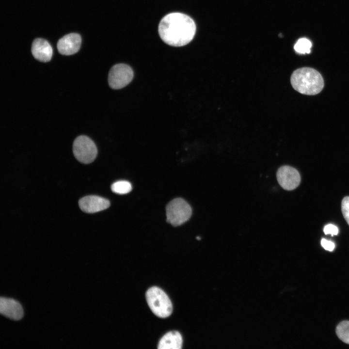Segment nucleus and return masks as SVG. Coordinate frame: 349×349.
Returning <instances> with one entry per match:
<instances>
[{"label":"nucleus","instance_id":"nucleus-1","mask_svg":"<svg viewBox=\"0 0 349 349\" xmlns=\"http://www.w3.org/2000/svg\"><path fill=\"white\" fill-rule=\"evenodd\" d=\"M196 32V25L188 15L172 13L165 16L159 26V35L163 42L174 47H181L189 43Z\"/></svg>","mask_w":349,"mask_h":349},{"label":"nucleus","instance_id":"nucleus-2","mask_svg":"<svg viewBox=\"0 0 349 349\" xmlns=\"http://www.w3.org/2000/svg\"><path fill=\"white\" fill-rule=\"evenodd\" d=\"M290 82L295 90L306 95L317 94L324 87L320 74L310 67H304L295 70L291 75Z\"/></svg>","mask_w":349,"mask_h":349},{"label":"nucleus","instance_id":"nucleus-3","mask_svg":"<svg viewBox=\"0 0 349 349\" xmlns=\"http://www.w3.org/2000/svg\"><path fill=\"white\" fill-rule=\"evenodd\" d=\"M147 304L157 316L165 318L171 315L173 311L172 302L167 295L160 288L153 286L146 292Z\"/></svg>","mask_w":349,"mask_h":349},{"label":"nucleus","instance_id":"nucleus-4","mask_svg":"<svg viewBox=\"0 0 349 349\" xmlns=\"http://www.w3.org/2000/svg\"><path fill=\"white\" fill-rule=\"evenodd\" d=\"M167 221L176 226L182 224L190 218L192 210L190 205L183 199L175 198L166 206Z\"/></svg>","mask_w":349,"mask_h":349},{"label":"nucleus","instance_id":"nucleus-5","mask_svg":"<svg viewBox=\"0 0 349 349\" xmlns=\"http://www.w3.org/2000/svg\"><path fill=\"white\" fill-rule=\"evenodd\" d=\"M73 152L79 162L88 164L96 158L97 150L94 142L89 137L81 135L78 137L73 144Z\"/></svg>","mask_w":349,"mask_h":349},{"label":"nucleus","instance_id":"nucleus-6","mask_svg":"<svg viewBox=\"0 0 349 349\" xmlns=\"http://www.w3.org/2000/svg\"><path fill=\"white\" fill-rule=\"evenodd\" d=\"M133 76V71L130 66L125 63H118L110 69L108 82L111 88L119 89L128 84Z\"/></svg>","mask_w":349,"mask_h":349},{"label":"nucleus","instance_id":"nucleus-7","mask_svg":"<svg viewBox=\"0 0 349 349\" xmlns=\"http://www.w3.org/2000/svg\"><path fill=\"white\" fill-rule=\"evenodd\" d=\"M276 176L279 185L287 190H294L301 182L299 172L289 166L285 165L280 167L277 172Z\"/></svg>","mask_w":349,"mask_h":349},{"label":"nucleus","instance_id":"nucleus-8","mask_svg":"<svg viewBox=\"0 0 349 349\" xmlns=\"http://www.w3.org/2000/svg\"><path fill=\"white\" fill-rule=\"evenodd\" d=\"M79 205L83 212L93 213L107 209L110 206V203L104 198L96 195H89L81 198Z\"/></svg>","mask_w":349,"mask_h":349},{"label":"nucleus","instance_id":"nucleus-9","mask_svg":"<svg viewBox=\"0 0 349 349\" xmlns=\"http://www.w3.org/2000/svg\"><path fill=\"white\" fill-rule=\"evenodd\" d=\"M81 43V39L79 34L71 33L64 35L58 41L57 49L61 54L70 55L79 51Z\"/></svg>","mask_w":349,"mask_h":349},{"label":"nucleus","instance_id":"nucleus-10","mask_svg":"<svg viewBox=\"0 0 349 349\" xmlns=\"http://www.w3.org/2000/svg\"><path fill=\"white\" fill-rule=\"evenodd\" d=\"M0 313L12 320H18L23 317V310L20 303L16 300L0 297Z\"/></svg>","mask_w":349,"mask_h":349},{"label":"nucleus","instance_id":"nucleus-11","mask_svg":"<svg viewBox=\"0 0 349 349\" xmlns=\"http://www.w3.org/2000/svg\"><path fill=\"white\" fill-rule=\"evenodd\" d=\"M32 53L37 60L47 62L52 55V48L49 43L42 38H36L32 42Z\"/></svg>","mask_w":349,"mask_h":349},{"label":"nucleus","instance_id":"nucleus-12","mask_svg":"<svg viewBox=\"0 0 349 349\" xmlns=\"http://www.w3.org/2000/svg\"><path fill=\"white\" fill-rule=\"evenodd\" d=\"M182 346V337L177 331H171L166 333L159 340V349H180Z\"/></svg>","mask_w":349,"mask_h":349},{"label":"nucleus","instance_id":"nucleus-13","mask_svg":"<svg viewBox=\"0 0 349 349\" xmlns=\"http://www.w3.org/2000/svg\"><path fill=\"white\" fill-rule=\"evenodd\" d=\"M111 190L116 193L124 194L129 192L132 190L131 183L126 180H119L113 183L111 186Z\"/></svg>","mask_w":349,"mask_h":349},{"label":"nucleus","instance_id":"nucleus-14","mask_svg":"<svg viewBox=\"0 0 349 349\" xmlns=\"http://www.w3.org/2000/svg\"><path fill=\"white\" fill-rule=\"evenodd\" d=\"M336 333L341 341L349 344V321L340 322L336 328Z\"/></svg>","mask_w":349,"mask_h":349},{"label":"nucleus","instance_id":"nucleus-15","mask_svg":"<svg viewBox=\"0 0 349 349\" xmlns=\"http://www.w3.org/2000/svg\"><path fill=\"white\" fill-rule=\"evenodd\" d=\"M312 43L306 38L299 39L294 45V48L296 52L300 54L310 53Z\"/></svg>","mask_w":349,"mask_h":349},{"label":"nucleus","instance_id":"nucleus-16","mask_svg":"<svg viewBox=\"0 0 349 349\" xmlns=\"http://www.w3.org/2000/svg\"><path fill=\"white\" fill-rule=\"evenodd\" d=\"M341 210L344 219L349 225V196H346L343 199Z\"/></svg>","mask_w":349,"mask_h":349},{"label":"nucleus","instance_id":"nucleus-17","mask_svg":"<svg viewBox=\"0 0 349 349\" xmlns=\"http://www.w3.org/2000/svg\"><path fill=\"white\" fill-rule=\"evenodd\" d=\"M323 231L325 235L331 234L332 236L337 235L338 229L337 226L332 224H328L325 226Z\"/></svg>","mask_w":349,"mask_h":349},{"label":"nucleus","instance_id":"nucleus-18","mask_svg":"<svg viewBox=\"0 0 349 349\" xmlns=\"http://www.w3.org/2000/svg\"><path fill=\"white\" fill-rule=\"evenodd\" d=\"M321 244L325 250L330 252L333 251L335 247V244L333 241L324 238L321 240Z\"/></svg>","mask_w":349,"mask_h":349}]
</instances>
